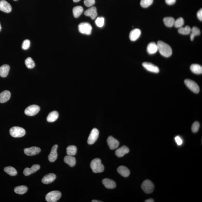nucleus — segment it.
I'll use <instances>...</instances> for the list:
<instances>
[{
	"mask_svg": "<svg viewBox=\"0 0 202 202\" xmlns=\"http://www.w3.org/2000/svg\"><path fill=\"white\" fill-rule=\"evenodd\" d=\"M158 51L162 56L166 57H169L172 56V50L171 46L161 40L158 42Z\"/></svg>",
	"mask_w": 202,
	"mask_h": 202,
	"instance_id": "f257e3e1",
	"label": "nucleus"
},
{
	"mask_svg": "<svg viewBox=\"0 0 202 202\" xmlns=\"http://www.w3.org/2000/svg\"><path fill=\"white\" fill-rule=\"evenodd\" d=\"M90 167L93 172L94 173H101L104 170V166L99 158H95L93 159L90 164Z\"/></svg>",
	"mask_w": 202,
	"mask_h": 202,
	"instance_id": "f03ea898",
	"label": "nucleus"
},
{
	"mask_svg": "<svg viewBox=\"0 0 202 202\" xmlns=\"http://www.w3.org/2000/svg\"><path fill=\"white\" fill-rule=\"evenodd\" d=\"M61 194L60 192L55 190L49 192L47 194L46 199L48 202H56L60 198Z\"/></svg>",
	"mask_w": 202,
	"mask_h": 202,
	"instance_id": "7ed1b4c3",
	"label": "nucleus"
},
{
	"mask_svg": "<svg viewBox=\"0 0 202 202\" xmlns=\"http://www.w3.org/2000/svg\"><path fill=\"white\" fill-rule=\"evenodd\" d=\"M9 132L11 136L15 138L23 137L26 134L25 129L19 127H14L11 128Z\"/></svg>",
	"mask_w": 202,
	"mask_h": 202,
	"instance_id": "20e7f679",
	"label": "nucleus"
},
{
	"mask_svg": "<svg viewBox=\"0 0 202 202\" xmlns=\"http://www.w3.org/2000/svg\"><path fill=\"white\" fill-rule=\"evenodd\" d=\"M78 29L80 33L90 35L91 33L92 27L88 22H82L78 26Z\"/></svg>",
	"mask_w": 202,
	"mask_h": 202,
	"instance_id": "39448f33",
	"label": "nucleus"
},
{
	"mask_svg": "<svg viewBox=\"0 0 202 202\" xmlns=\"http://www.w3.org/2000/svg\"><path fill=\"white\" fill-rule=\"evenodd\" d=\"M141 187L143 191L148 194L152 193L154 189L153 183L149 180H145L142 183Z\"/></svg>",
	"mask_w": 202,
	"mask_h": 202,
	"instance_id": "423d86ee",
	"label": "nucleus"
},
{
	"mask_svg": "<svg viewBox=\"0 0 202 202\" xmlns=\"http://www.w3.org/2000/svg\"><path fill=\"white\" fill-rule=\"evenodd\" d=\"M185 83L186 86L193 93H198L200 92L199 87L193 80L187 79L185 80Z\"/></svg>",
	"mask_w": 202,
	"mask_h": 202,
	"instance_id": "0eeeda50",
	"label": "nucleus"
},
{
	"mask_svg": "<svg viewBox=\"0 0 202 202\" xmlns=\"http://www.w3.org/2000/svg\"><path fill=\"white\" fill-rule=\"evenodd\" d=\"M40 107L36 105H32L28 107L25 109V113L26 115L33 116L38 114L40 111Z\"/></svg>",
	"mask_w": 202,
	"mask_h": 202,
	"instance_id": "6e6552de",
	"label": "nucleus"
},
{
	"mask_svg": "<svg viewBox=\"0 0 202 202\" xmlns=\"http://www.w3.org/2000/svg\"><path fill=\"white\" fill-rule=\"evenodd\" d=\"M99 132L98 129L94 128L92 130L88 139V143L89 145H93L98 140L99 136Z\"/></svg>",
	"mask_w": 202,
	"mask_h": 202,
	"instance_id": "1a4fd4ad",
	"label": "nucleus"
},
{
	"mask_svg": "<svg viewBox=\"0 0 202 202\" xmlns=\"http://www.w3.org/2000/svg\"><path fill=\"white\" fill-rule=\"evenodd\" d=\"M41 150L38 147L33 146L24 149V153L27 156H33L39 154Z\"/></svg>",
	"mask_w": 202,
	"mask_h": 202,
	"instance_id": "9d476101",
	"label": "nucleus"
},
{
	"mask_svg": "<svg viewBox=\"0 0 202 202\" xmlns=\"http://www.w3.org/2000/svg\"><path fill=\"white\" fill-rule=\"evenodd\" d=\"M142 65L145 69L150 72L154 73H158L159 72V68L151 63L144 62L142 64Z\"/></svg>",
	"mask_w": 202,
	"mask_h": 202,
	"instance_id": "9b49d317",
	"label": "nucleus"
},
{
	"mask_svg": "<svg viewBox=\"0 0 202 202\" xmlns=\"http://www.w3.org/2000/svg\"><path fill=\"white\" fill-rule=\"evenodd\" d=\"M0 10L6 13H9L12 10L11 5L5 0L0 1Z\"/></svg>",
	"mask_w": 202,
	"mask_h": 202,
	"instance_id": "f8f14e48",
	"label": "nucleus"
},
{
	"mask_svg": "<svg viewBox=\"0 0 202 202\" xmlns=\"http://www.w3.org/2000/svg\"><path fill=\"white\" fill-rule=\"evenodd\" d=\"M107 143L110 149L111 150L116 149L118 148L119 145V141L111 136L108 137Z\"/></svg>",
	"mask_w": 202,
	"mask_h": 202,
	"instance_id": "ddd939ff",
	"label": "nucleus"
},
{
	"mask_svg": "<svg viewBox=\"0 0 202 202\" xmlns=\"http://www.w3.org/2000/svg\"><path fill=\"white\" fill-rule=\"evenodd\" d=\"M58 147L57 145H55L52 148L51 152L48 156V160L50 162H54L57 159Z\"/></svg>",
	"mask_w": 202,
	"mask_h": 202,
	"instance_id": "4468645a",
	"label": "nucleus"
},
{
	"mask_svg": "<svg viewBox=\"0 0 202 202\" xmlns=\"http://www.w3.org/2000/svg\"><path fill=\"white\" fill-rule=\"evenodd\" d=\"M84 14L85 15L90 17L92 19L94 20L98 15L96 8L94 6H91L85 11Z\"/></svg>",
	"mask_w": 202,
	"mask_h": 202,
	"instance_id": "2eb2a0df",
	"label": "nucleus"
},
{
	"mask_svg": "<svg viewBox=\"0 0 202 202\" xmlns=\"http://www.w3.org/2000/svg\"><path fill=\"white\" fill-rule=\"evenodd\" d=\"M40 166L39 164H34L31 168H26L24 169L23 173L26 176H28L33 173L40 169Z\"/></svg>",
	"mask_w": 202,
	"mask_h": 202,
	"instance_id": "dca6fc26",
	"label": "nucleus"
},
{
	"mask_svg": "<svg viewBox=\"0 0 202 202\" xmlns=\"http://www.w3.org/2000/svg\"><path fill=\"white\" fill-rule=\"evenodd\" d=\"M141 34V30L139 29H135L131 31L129 37L131 40L135 41L139 38Z\"/></svg>",
	"mask_w": 202,
	"mask_h": 202,
	"instance_id": "f3484780",
	"label": "nucleus"
},
{
	"mask_svg": "<svg viewBox=\"0 0 202 202\" xmlns=\"http://www.w3.org/2000/svg\"><path fill=\"white\" fill-rule=\"evenodd\" d=\"M56 178V175L54 173H50L43 177L42 180L43 183L48 184L54 182Z\"/></svg>",
	"mask_w": 202,
	"mask_h": 202,
	"instance_id": "a211bd4d",
	"label": "nucleus"
},
{
	"mask_svg": "<svg viewBox=\"0 0 202 202\" xmlns=\"http://www.w3.org/2000/svg\"><path fill=\"white\" fill-rule=\"evenodd\" d=\"M129 151L130 150L127 146H123L116 150L115 154L118 157H122L125 154L129 153Z\"/></svg>",
	"mask_w": 202,
	"mask_h": 202,
	"instance_id": "6ab92c4d",
	"label": "nucleus"
},
{
	"mask_svg": "<svg viewBox=\"0 0 202 202\" xmlns=\"http://www.w3.org/2000/svg\"><path fill=\"white\" fill-rule=\"evenodd\" d=\"M147 51L150 54H155L158 51L157 44L154 42L149 43L147 46Z\"/></svg>",
	"mask_w": 202,
	"mask_h": 202,
	"instance_id": "aec40b11",
	"label": "nucleus"
},
{
	"mask_svg": "<svg viewBox=\"0 0 202 202\" xmlns=\"http://www.w3.org/2000/svg\"><path fill=\"white\" fill-rule=\"evenodd\" d=\"M11 98L10 92L5 90L0 94V103H4L9 101Z\"/></svg>",
	"mask_w": 202,
	"mask_h": 202,
	"instance_id": "412c9836",
	"label": "nucleus"
},
{
	"mask_svg": "<svg viewBox=\"0 0 202 202\" xmlns=\"http://www.w3.org/2000/svg\"><path fill=\"white\" fill-rule=\"evenodd\" d=\"M104 187L108 189H114L116 187L115 182L109 179H104L102 181Z\"/></svg>",
	"mask_w": 202,
	"mask_h": 202,
	"instance_id": "4be33fe9",
	"label": "nucleus"
},
{
	"mask_svg": "<svg viewBox=\"0 0 202 202\" xmlns=\"http://www.w3.org/2000/svg\"><path fill=\"white\" fill-rule=\"evenodd\" d=\"M117 172L122 176L128 177L130 174L129 169L124 166H121L118 168Z\"/></svg>",
	"mask_w": 202,
	"mask_h": 202,
	"instance_id": "5701e85b",
	"label": "nucleus"
},
{
	"mask_svg": "<svg viewBox=\"0 0 202 202\" xmlns=\"http://www.w3.org/2000/svg\"><path fill=\"white\" fill-rule=\"evenodd\" d=\"M10 67L7 64H4L0 67V77H5L9 74Z\"/></svg>",
	"mask_w": 202,
	"mask_h": 202,
	"instance_id": "b1692460",
	"label": "nucleus"
},
{
	"mask_svg": "<svg viewBox=\"0 0 202 202\" xmlns=\"http://www.w3.org/2000/svg\"><path fill=\"white\" fill-rule=\"evenodd\" d=\"M64 161L71 167H73L75 165L76 161L75 158L73 156H65Z\"/></svg>",
	"mask_w": 202,
	"mask_h": 202,
	"instance_id": "393cba45",
	"label": "nucleus"
},
{
	"mask_svg": "<svg viewBox=\"0 0 202 202\" xmlns=\"http://www.w3.org/2000/svg\"><path fill=\"white\" fill-rule=\"evenodd\" d=\"M59 113L56 111H52L48 115L47 117V121L50 122H54L59 117Z\"/></svg>",
	"mask_w": 202,
	"mask_h": 202,
	"instance_id": "a878e982",
	"label": "nucleus"
},
{
	"mask_svg": "<svg viewBox=\"0 0 202 202\" xmlns=\"http://www.w3.org/2000/svg\"><path fill=\"white\" fill-rule=\"evenodd\" d=\"M190 69L194 74H201L202 73V67L199 64H192L190 66Z\"/></svg>",
	"mask_w": 202,
	"mask_h": 202,
	"instance_id": "bb28decb",
	"label": "nucleus"
},
{
	"mask_svg": "<svg viewBox=\"0 0 202 202\" xmlns=\"http://www.w3.org/2000/svg\"><path fill=\"white\" fill-rule=\"evenodd\" d=\"M84 11L83 7L81 6H75L73 9V13L74 17L77 18L81 15Z\"/></svg>",
	"mask_w": 202,
	"mask_h": 202,
	"instance_id": "cd10ccee",
	"label": "nucleus"
},
{
	"mask_svg": "<svg viewBox=\"0 0 202 202\" xmlns=\"http://www.w3.org/2000/svg\"><path fill=\"white\" fill-rule=\"evenodd\" d=\"M163 21L166 26L171 27L174 26L175 20L172 17H166L164 18Z\"/></svg>",
	"mask_w": 202,
	"mask_h": 202,
	"instance_id": "c85d7f7f",
	"label": "nucleus"
},
{
	"mask_svg": "<svg viewBox=\"0 0 202 202\" xmlns=\"http://www.w3.org/2000/svg\"><path fill=\"white\" fill-rule=\"evenodd\" d=\"M28 188L25 186H20L15 187L14 189V192L18 194L22 195L26 192Z\"/></svg>",
	"mask_w": 202,
	"mask_h": 202,
	"instance_id": "c756f323",
	"label": "nucleus"
},
{
	"mask_svg": "<svg viewBox=\"0 0 202 202\" xmlns=\"http://www.w3.org/2000/svg\"><path fill=\"white\" fill-rule=\"evenodd\" d=\"M77 148L74 145H71L67 147L66 149V152L68 156H75L77 152Z\"/></svg>",
	"mask_w": 202,
	"mask_h": 202,
	"instance_id": "7c9ffc66",
	"label": "nucleus"
},
{
	"mask_svg": "<svg viewBox=\"0 0 202 202\" xmlns=\"http://www.w3.org/2000/svg\"><path fill=\"white\" fill-rule=\"evenodd\" d=\"M191 28L189 26H187L185 27H181L179 28L178 32L181 34L183 35H189L191 33Z\"/></svg>",
	"mask_w": 202,
	"mask_h": 202,
	"instance_id": "2f4dec72",
	"label": "nucleus"
},
{
	"mask_svg": "<svg viewBox=\"0 0 202 202\" xmlns=\"http://www.w3.org/2000/svg\"><path fill=\"white\" fill-rule=\"evenodd\" d=\"M191 34L190 35V39L191 41L193 40L195 37L199 35L201 33L200 29L197 27H193L191 29Z\"/></svg>",
	"mask_w": 202,
	"mask_h": 202,
	"instance_id": "473e14b6",
	"label": "nucleus"
},
{
	"mask_svg": "<svg viewBox=\"0 0 202 202\" xmlns=\"http://www.w3.org/2000/svg\"><path fill=\"white\" fill-rule=\"evenodd\" d=\"M4 170L5 172L11 176H15L17 173V171L15 168L11 166L5 168Z\"/></svg>",
	"mask_w": 202,
	"mask_h": 202,
	"instance_id": "72a5a7b5",
	"label": "nucleus"
},
{
	"mask_svg": "<svg viewBox=\"0 0 202 202\" xmlns=\"http://www.w3.org/2000/svg\"><path fill=\"white\" fill-rule=\"evenodd\" d=\"M26 65L29 69H33L35 66V63L31 57L27 58L25 61Z\"/></svg>",
	"mask_w": 202,
	"mask_h": 202,
	"instance_id": "f704fd0d",
	"label": "nucleus"
},
{
	"mask_svg": "<svg viewBox=\"0 0 202 202\" xmlns=\"http://www.w3.org/2000/svg\"><path fill=\"white\" fill-rule=\"evenodd\" d=\"M184 24V19L183 18L180 17L175 20L174 26L176 28H179L183 27Z\"/></svg>",
	"mask_w": 202,
	"mask_h": 202,
	"instance_id": "c9c22d12",
	"label": "nucleus"
},
{
	"mask_svg": "<svg viewBox=\"0 0 202 202\" xmlns=\"http://www.w3.org/2000/svg\"><path fill=\"white\" fill-rule=\"evenodd\" d=\"M153 1V0H141L140 5L143 8H148L152 4Z\"/></svg>",
	"mask_w": 202,
	"mask_h": 202,
	"instance_id": "e433bc0d",
	"label": "nucleus"
},
{
	"mask_svg": "<svg viewBox=\"0 0 202 202\" xmlns=\"http://www.w3.org/2000/svg\"><path fill=\"white\" fill-rule=\"evenodd\" d=\"M96 24L98 27H102L104 25V19L103 17H98L95 21Z\"/></svg>",
	"mask_w": 202,
	"mask_h": 202,
	"instance_id": "4c0bfd02",
	"label": "nucleus"
},
{
	"mask_svg": "<svg viewBox=\"0 0 202 202\" xmlns=\"http://www.w3.org/2000/svg\"><path fill=\"white\" fill-rule=\"evenodd\" d=\"M200 127V124L199 122L196 121V122H194L192 124V132L194 133H196V132H198Z\"/></svg>",
	"mask_w": 202,
	"mask_h": 202,
	"instance_id": "58836bf2",
	"label": "nucleus"
},
{
	"mask_svg": "<svg viewBox=\"0 0 202 202\" xmlns=\"http://www.w3.org/2000/svg\"><path fill=\"white\" fill-rule=\"evenodd\" d=\"M30 42L29 40L27 39L24 40L22 45V48L24 50H27L29 48Z\"/></svg>",
	"mask_w": 202,
	"mask_h": 202,
	"instance_id": "ea45409f",
	"label": "nucleus"
},
{
	"mask_svg": "<svg viewBox=\"0 0 202 202\" xmlns=\"http://www.w3.org/2000/svg\"><path fill=\"white\" fill-rule=\"evenodd\" d=\"M84 4L87 7H91L95 4V0H84Z\"/></svg>",
	"mask_w": 202,
	"mask_h": 202,
	"instance_id": "a19ab883",
	"label": "nucleus"
},
{
	"mask_svg": "<svg viewBox=\"0 0 202 202\" xmlns=\"http://www.w3.org/2000/svg\"><path fill=\"white\" fill-rule=\"evenodd\" d=\"M175 140L176 142L178 145H181L183 143V140L179 136H177L175 137Z\"/></svg>",
	"mask_w": 202,
	"mask_h": 202,
	"instance_id": "79ce46f5",
	"label": "nucleus"
},
{
	"mask_svg": "<svg viewBox=\"0 0 202 202\" xmlns=\"http://www.w3.org/2000/svg\"><path fill=\"white\" fill-rule=\"evenodd\" d=\"M197 17L199 19V20L202 21V9H200L199 11L197 13Z\"/></svg>",
	"mask_w": 202,
	"mask_h": 202,
	"instance_id": "37998d69",
	"label": "nucleus"
},
{
	"mask_svg": "<svg viewBox=\"0 0 202 202\" xmlns=\"http://www.w3.org/2000/svg\"><path fill=\"white\" fill-rule=\"evenodd\" d=\"M176 0H165L166 4L169 5H172L175 4Z\"/></svg>",
	"mask_w": 202,
	"mask_h": 202,
	"instance_id": "c03bdc74",
	"label": "nucleus"
},
{
	"mask_svg": "<svg viewBox=\"0 0 202 202\" xmlns=\"http://www.w3.org/2000/svg\"><path fill=\"white\" fill-rule=\"evenodd\" d=\"M145 202H154L153 201V199L152 198L149 199L147 200L146 201H145Z\"/></svg>",
	"mask_w": 202,
	"mask_h": 202,
	"instance_id": "a18cd8bd",
	"label": "nucleus"
},
{
	"mask_svg": "<svg viewBox=\"0 0 202 202\" xmlns=\"http://www.w3.org/2000/svg\"><path fill=\"white\" fill-rule=\"evenodd\" d=\"M92 202H101V201H98V200H93V201H92Z\"/></svg>",
	"mask_w": 202,
	"mask_h": 202,
	"instance_id": "49530a36",
	"label": "nucleus"
},
{
	"mask_svg": "<svg viewBox=\"0 0 202 202\" xmlns=\"http://www.w3.org/2000/svg\"><path fill=\"white\" fill-rule=\"evenodd\" d=\"M80 1V0H73L74 2H78Z\"/></svg>",
	"mask_w": 202,
	"mask_h": 202,
	"instance_id": "de8ad7c7",
	"label": "nucleus"
},
{
	"mask_svg": "<svg viewBox=\"0 0 202 202\" xmlns=\"http://www.w3.org/2000/svg\"><path fill=\"white\" fill-rule=\"evenodd\" d=\"M1 29H2V27L1 24H0V32L1 31Z\"/></svg>",
	"mask_w": 202,
	"mask_h": 202,
	"instance_id": "09e8293b",
	"label": "nucleus"
},
{
	"mask_svg": "<svg viewBox=\"0 0 202 202\" xmlns=\"http://www.w3.org/2000/svg\"><path fill=\"white\" fill-rule=\"evenodd\" d=\"M13 1H17V0H13Z\"/></svg>",
	"mask_w": 202,
	"mask_h": 202,
	"instance_id": "8fccbe9b",
	"label": "nucleus"
}]
</instances>
